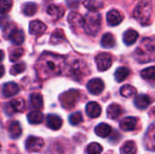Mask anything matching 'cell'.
<instances>
[{"mask_svg": "<svg viewBox=\"0 0 155 154\" xmlns=\"http://www.w3.org/2000/svg\"><path fill=\"white\" fill-rule=\"evenodd\" d=\"M45 145V142L43 139L35 137V136H30L26 140L25 143V148L27 151L31 152H39Z\"/></svg>", "mask_w": 155, "mask_h": 154, "instance_id": "ba28073f", "label": "cell"}, {"mask_svg": "<svg viewBox=\"0 0 155 154\" xmlns=\"http://www.w3.org/2000/svg\"><path fill=\"white\" fill-rule=\"evenodd\" d=\"M28 122L31 124H39L44 120V115L39 111H33L27 116Z\"/></svg>", "mask_w": 155, "mask_h": 154, "instance_id": "83f0119b", "label": "cell"}, {"mask_svg": "<svg viewBox=\"0 0 155 154\" xmlns=\"http://www.w3.org/2000/svg\"><path fill=\"white\" fill-rule=\"evenodd\" d=\"M151 113H152L153 115H154L155 116V107H153V108L152 109V112H151Z\"/></svg>", "mask_w": 155, "mask_h": 154, "instance_id": "ee69618b", "label": "cell"}, {"mask_svg": "<svg viewBox=\"0 0 155 154\" xmlns=\"http://www.w3.org/2000/svg\"><path fill=\"white\" fill-rule=\"evenodd\" d=\"M137 123H138V119L136 117L129 116L121 121L120 128L124 132H131L136 128Z\"/></svg>", "mask_w": 155, "mask_h": 154, "instance_id": "7c38bea8", "label": "cell"}, {"mask_svg": "<svg viewBox=\"0 0 155 154\" xmlns=\"http://www.w3.org/2000/svg\"><path fill=\"white\" fill-rule=\"evenodd\" d=\"M4 74H5V68L3 65H0V78L4 75Z\"/></svg>", "mask_w": 155, "mask_h": 154, "instance_id": "b9f144b4", "label": "cell"}, {"mask_svg": "<svg viewBox=\"0 0 155 154\" xmlns=\"http://www.w3.org/2000/svg\"><path fill=\"white\" fill-rule=\"evenodd\" d=\"M16 30H17L16 25H15L14 23H9V24H7V25L5 26V28H4V30H3V35H4L5 38L10 39L11 35H12Z\"/></svg>", "mask_w": 155, "mask_h": 154, "instance_id": "e575fe53", "label": "cell"}, {"mask_svg": "<svg viewBox=\"0 0 155 154\" xmlns=\"http://www.w3.org/2000/svg\"><path fill=\"white\" fill-rule=\"evenodd\" d=\"M102 24V16L99 13L91 12L86 15L84 17V30L89 35L95 36L101 27Z\"/></svg>", "mask_w": 155, "mask_h": 154, "instance_id": "5b68a950", "label": "cell"}, {"mask_svg": "<svg viewBox=\"0 0 155 154\" xmlns=\"http://www.w3.org/2000/svg\"><path fill=\"white\" fill-rule=\"evenodd\" d=\"M25 63H18L16 64H15L14 66H12V68L10 69V74L12 75H17L21 73H23L25 70Z\"/></svg>", "mask_w": 155, "mask_h": 154, "instance_id": "ab89813d", "label": "cell"}, {"mask_svg": "<svg viewBox=\"0 0 155 154\" xmlns=\"http://www.w3.org/2000/svg\"><path fill=\"white\" fill-rule=\"evenodd\" d=\"M134 58L141 64L155 61V38L146 37L142 40L134 54Z\"/></svg>", "mask_w": 155, "mask_h": 154, "instance_id": "7a4b0ae2", "label": "cell"}, {"mask_svg": "<svg viewBox=\"0 0 155 154\" xmlns=\"http://www.w3.org/2000/svg\"><path fill=\"white\" fill-rule=\"evenodd\" d=\"M102 152H103V147L97 143H92L86 148L87 154H100Z\"/></svg>", "mask_w": 155, "mask_h": 154, "instance_id": "8d00e7d4", "label": "cell"}, {"mask_svg": "<svg viewBox=\"0 0 155 154\" xmlns=\"http://www.w3.org/2000/svg\"><path fill=\"white\" fill-rule=\"evenodd\" d=\"M13 5L12 0H0V14H6Z\"/></svg>", "mask_w": 155, "mask_h": 154, "instance_id": "74e56055", "label": "cell"}, {"mask_svg": "<svg viewBox=\"0 0 155 154\" xmlns=\"http://www.w3.org/2000/svg\"><path fill=\"white\" fill-rule=\"evenodd\" d=\"M120 93H121L122 96H124L125 98H130L136 94V89L130 84H125L121 88Z\"/></svg>", "mask_w": 155, "mask_h": 154, "instance_id": "4dcf8cb0", "label": "cell"}, {"mask_svg": "<svg viewBox=\"0 0 155 154\" xmlns=\"http://www.w3.org/2000/svg\"><path fill=\"white\" fill-rule=\"evenodd\" d=\"M0 150H1V144H0Z\"/></svg>", "mask_w": 155, "mask_h": 154, "instance_id": "f6af8a7d", "label": "cell"}, {"mask_svg": "<svg viewBox=\"0 0 155 154\" xmlns=\"http://www.w3.org/2000/svg\"><path fill=\"white\" fill-rule=\"evenodd\" d=\"M137 146L134 141H128L121 147V154H135Z\"/></svg>", "mask_w": 155, "mask_h": 154, "instance_id": "4316f807", "label": "cell"}, {"mask_svg": "<svg viewBox=\"0 0 155 154\" xmlns=\"http://www.w3.org/2000/svg\"><path fill=\"white\" fill-rule=\"evenodd\" d=\"M83 122V115L81 113H74L69 116V123L72 125H78Z\"/></svg>", "mask_w": 155, "mask_h": 154, "instance_id": "60d3db41", "label": "cell"}, {"mask_svg": "<svg viewBox=\"0 0 155 154\" xmlns=\"http://www.w3.org/2000/svg\"><path fill=\"white\" fill-rule=\"evenodd\" d=\"M141 75L143 79L155 81V67H148L141 72Z\"/></svg>", "mask_w": 155, "mask_h": 154, "instance_id": "d590c367", "label": "cell"}, {"mask_svg": "<svg viewBox=\"0 0 155 154\" xmlns=\"http://www.w3.org/2000/svg\"><path fill=\"white\" fill-rule=\"evenodd\" d=\"M65 59L64 56L53 53H44L35 64V71L41 80H46L59 75L64 69Z\"/></svg>", "mask_w": 155, "mask_h": 154, "instance_id": "6da1fadb", "label": "cell"}, {"mask_svg": "<svg viewBox=\"0 0 155 154\" xmlns=\"http://www.w3.org/2000/svg\"><path fill=\"white\" fill-rule=\"evenodd\" d=\"M23 54H24V49H23V48H21V47L15 48V49H14V50H12V51L10 52V54H9L10 61H11V62H15V61H17Z\"/></svg>", "mask_w": 155, "mask_h": 154, "instance_id": "f35d334b", "label": "cell"}, {"mask_svg": "<svg viewBox=\"0 0 155 154\" xmlns=\"http://www.w3.org/2000/svg\"><path fill=\"white\" fill-rule=\"evenodd\" d=\"M138 37H139V34L137 31H135L134 29H128L124 32L123 40L126 45H132L136 42Z\"/></svg>", "mask_w": 155, "mask_h": 154, "instance_id": "d6986e66", "label": "cell"}, {"mask_svg": "<svg viewBox=\"0 0 155 154\" xmlns=\"http://www.w3.org/2000/svg\"><path fill=\"white\" fill-rule=\"evenodd\" d=\"M11 42L14 44H23V42L25 41V34L22 30H16L10 37Z\"/></svg>", "mask_w": 155, "mask_h": 154, "instance_id": "d6a6232c", "label": "cell"}, {"mask_svg": "<svg viewBox=\"0 0 155 154\" xmlns=\"http://www.w3.org/2000/svg\"><path fill=\"white\" fill-rule=\"evenodd\" d=\"M64 12V8L58 5H51L47 8V14L54 20H58L61 17H63Z\"/></svg>", "mask_w": 155, "mask_h": 154, "instance_id": "2e32d148", "label": "cell"}, {"mask_svg": "<svg viewBox=\"0 0 155 154\" xmlns=\"http://www.w3.org/2000/svg\"><path fill=\"white\" fill-rule=\"evenodd\" d=\"M85 111L90 118H97L102 113V108L96 102H90L87 103Z\"/></svg>", "mask_w": 155, "mask_h": 154, "instance_id": "5bb4252c", "label": "cell"}, {"mask_svg": "<svg viewBox=\"0 0 155 154\" xmlns=\"http://www.w3.org/2000/svg\"><path fill=\"white\" fill-rule=\"evenodd\" d=\"M101 44L103 47L104 48H112L114 46L115 44V38L114 36L110 34V33H106L103 35L102 39H101Z\"/></svg>", "mask_w": 155, "mask_h": 154, "instance_id": "484cf974", "label": "cell"}, {"mask_svg": "<svg viewBox=\"0 0 155 154\" xmlns=\"http://www.w3.org/2000/svg\"><path fill=\"white\" fill-rule=\"evenodd\" d=\"M106 113H107L108 118L115 120V119H117L118 117L121 116V114L123 113V109H122V107L119 104L112 103V104H110L108 106Z\"/></svg>", "mask_w": 155, "mask_h": 154, "instance_id": "ffe728a7", "label": "cell"}, {"mask_svg": "<svg viewBox=\"0 0 155 154\" xmlns=\"http://www.w3.org/2000/svg\"><path fill=\"white\" fill-rule=\"evenodd\" d=\"M4 56H5V54H4L3 51H2V50H0V62H2V61H3Z\"/></svg>", "mask_w": 155, "mask_h": 154, "instance_id": "7bdbcfd3", "label": "cell"}, {"mask_svg": "<svg viewBox=\"0 0 155 154\" xmlns=\"http://www.w3.org/2000/svg\"><path fill=\"white\" fill-rule=\"evenodd\" d=\"M19 92V86L13 82L10 83H6L3 85V89H2V93L4 94V96L5 97H11L15 95L17 93Z\"/></svg>", "mask_w": 155, "mask_h": 154, "instance_id": "ac0fdd59", "label": "cell"}, {"mask_svg": "<svg viewBox=\"0 0 155 154\" xmlns=\"http://www.w3.org/2000/svg\"><path fill=\"white\" fill-rule=\"evenodd\" d=\"M86 86H87V90L89 91V93L94 95L100 94L104 91V82L100 78H94L90 80L87 83Z\"/></svg>", "mask_w": 155, "mask_h": 154, "instance_id": "9c48e42d", "label": "cell"}, {"mask_svg": "<svg viewBox=\"0 0 155 154\" xmlns=\"http://www.w3.org/2000/svg\"><path fill=\"white\" fill-rule=\"evenodd\" d=\"M45 30H46V25L40 20H35V21L30 22L29 32L31 34L39 35V34H43Z\"/></svg>", "mask_w": 155, "mask_h": 154, "instance_id": "4fadbf2b", "label": "cell"}, {"mask_svg": "<svg viewBox=\"0 0 155 154\" xmlns=\"http://www.w3.org/2000/svg\"><path fill=\"white\" fill-rule=\"evenodd\" d=\"M83 5L91 12H96L103 8L104 4L97 0H84Z\"/></svg>", "mask_w": 155, "mask_h": 154, "instance_id": "cb8c5ba5", "label": "cell"}, {"mask_svg": "<svg viewBox=\"0 0 155 154\" xmlns=\"http://www.w3.org/2000/svg\"><path fill=\"white\" fill-rule=\"evenodd\" d=\"M64 68L66 74L77 81L82 80L90 72L88 65L80 59H74L71 61L66 66H64Z\"/></svg>", "mask_w": 155, "mask_h": 154, "instance_id": "277c9868", "label": "cell"}, {"mask_svg": "<svg viewBox=\"0 0 155 154\" xmlns=\"http://www.w3.org/2000/svg\"><path fill=\"white\" fill-rule=\"evenodd\" d=\"M37 11V5L35 3H26L23 5V13L27 16L34 15Z\"/></svg>", "mask_w": 155, "mask_h": 154, "instance_id": "1f68e13d", "label": "cell"}, {"mask_svg": "<svg viewBox=\"0 0 155 154\" xmlns=\"http://www.w3.org/2000/svg\"><path fill=\"white\" fill-rule=\"evenodd\" d=\"M106 20L109 25L115 26L122 23V21L124 20V15L119 11L114 9L108 12L106 15Z\"/></svg>", "mask_w": 155, "mask_h": 154, "instance_id": "8fae6325", "label": "cell"}, {"mask_svg": "<svg viewBox=\"0 0 155 154\" xmlns=\"http://www.w3.org/2000/svg\"><path fill=\"white\" fill-rule=\"evenodd\" d=\"M153 15L152 0H141L134 10V17L143 25H147L151 22Z\"/></svg>", "mask_w": 155, "mask_h": 154, "instance_id": "3957f363", "label": "cell"}, {"mask_svg": "<svg viewBox=\"0 0 155 154\" xmlns=\"http://www.w3.org/2000/svg\"><path fill=\"white\" fill-rule=\"evenodd\" d=\"M146 145L152 151H155V123H153L146 134Z\"/></svg>", "mask_w": 155, "mask_h": 154, "instance_id": "7402d4cb", "label": "cell"}, {"mask_svg": "<svg viewBox=\"0 0 155 154\" xmlns=\"http://www.w3.org/2000/svg\"><path fill=\"white\" fill-rule=\"evenodd\" d=\"M30 102H31V104L34 108L37 109V110H40L43 108V105H44V103H43V97L40 93H32L31 96H30Z\"/></svg>", "mask_w": 155, "mask_h": 154, "instance_id": "f1b7e54d", "label": "cell"}, {"mask_svg": "<svg viewBox=\"0 0 155 154\" xmlns=\"http://www.w3.org/2000/svg\"><path fill=\"white\" fill-rule=\"evenodd\" d=\"M67 21L71 27L74 29H79V28H84V17L81 15L79 13L76 12H71L68 15Z\"/></svg>", "mask_w": 155, "mask_h": 154, "instance_id": "30bf717a", "label": "cell"}, {"mask_svg": "<svg viewBox=\"0 0 155 154\" xmlns=\"http://www.w3.org/2000/svg\"><path fill=\"white\" fill-rule=\"evenodd\" d=\"M10 105L12 107L13 110H15V112H23L25 110V103L22 98H16L11 101Z\"/></svg>", "mask_w": 155, "mask_h": 154, "instance_id": "836d02e7", "label": "cell"}, {"mask_svg": "<svg viewBox=\"0 0 155 154\" xmlns=\"http://www.w3.org/2000/svg\"><path fill=\"white\" fill-rule=\"evenodd\" d=\"M94 133H96V135H98L101 138H106L108 137L111 133H112V127L104 123H102L100 124H98L95 129H94Z\"/></svg>", "mask_w": 155, "mask_h": 154, "instance_id": "44dd1931", "label": "cell"}, {"mask_svg": "<svg viewBox=\"0 0 155 154\" xmlns=\"http://www.w3.org/2000/svg\"><path fill=\"white\" fill-rule=\"evenodd\" d=\"M80 98V93L77 90L72 89L60 95V102L64 108L71 109L73 108Z\"/></svg>", "mask_w": 155, "mask_h": 154, "instance_id": "8992f818", "label": "cell"}, {"mask_svg": "<svg viewBox=\"0 0 155 154\" xmlns=\"http://www.w3.org/2000/svg\"><path fill=\"white\" fill-rule=\"evenodd\" d=\"M151 103H152V99L148 95L143 93L137 95L134 99V104L140 110H145L146 108H148V106Z\"/></svg>", "mask_w": 155, "mask_h": 154, "instance_id": "9a60e30c", "label": "cell"}, {"mask_svg": "<svg viewBox=\"0 0 155 154\" xmlns=\"http://www.w3.org/2000/svg\"><path fill=\"white\" fill-rule=\"evenodd\" d=\"M46 124L50 129H52L54 131H57L62 127L63 121L58 115L49 114L46 118Z\"/></svg>", "mask_w": 155, "mask_h": 154, "instance_id": "e0dca14e", "label": "cell"}, {"mask_svg": "<svg viewBox=\"0 0 155 154\" xmlns=\"http://www.w3.org/2000/svg\"><path fill=\"white\" fill-rule=\"evenodd\" d=\"M65 40V34L62 29H55V31L52 34L50 43L52 44H58Z\"/></svg>", "mask_w": 155, "mask_h": 154, "instance_id": "d4e9b609", "label": "cell"}, {"mask_svg": "<svg viewBox=\"0 0 155 154\" xmlns=\"http://www.w3.org/2000/svg\"><path fill=\"white\" fill-rule=\"evenodd\" d=\"M9 133L11 138L17 139L22 133V128L18 122H13L9 126Z\"/></svg>", "mask_w": 155, "mask_h": 154, "instance_id": "f546056e", "label": "cell"}, {"mask_svg": "<svg viewBox=\"0 0 155 154\" xmlns=\"http://www.w3.org/2000/svg\"><path fill=\"white\" fill-rule=\"evenodd\" d=\"M95 63L99 71L104 72L108 70L113 64L112 56L107 53H101L95 57Z\"/></svg>", "mask_w": 155, "mask_h": 154, "instance_id": "52a82bcc", "label": "cell"}, {"mask_svg": "<svg viewBox=\"0 0 155 154\" xmlns=\"http://www.w3.org/2000/svg\"><path fill=\"white\" fill-rule=\"evenodd\" d=\"M129 74H130V70L127 67H124V66L119 67L114 73L115 81L118 83H122L129 76Z\"/></svg>", "mask_w": 155, "mask_h": 154, "instance_id": "603a6c76", "label": "cell"}]
</instances>
